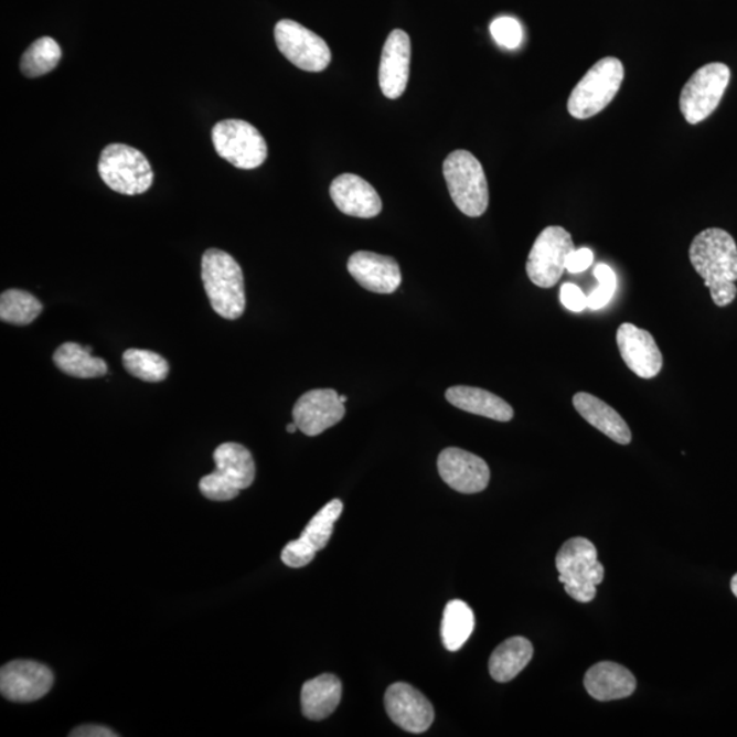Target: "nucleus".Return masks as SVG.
<instances>
[{"label": "nucleus", "mask_w": 737, "mask_h": 737, "mask_svg": "<svg viewBox=\"0 0 737 737\" xmlns=\"http://www.w3.org/2000/svg\"><path fill=\"white\" fill-rule=\"evenodd\" d=\"M690 261L705 280L713 302L728 307L737 296V246L733 235L722 228H707L690 246Z\"/></svg>", "instance_id": "nucleus-1"}, {"label": "nucleus", "mask_w": 737, "mask_h": 737, "mask_svg": "<svg viewBox=\"0 0 737 737\" xmlns=\"http://www.w3.org/2000/svg\"><path fill=\"white\" fill-rule=\"evenodd\" d=\"M201 278L211 307L226 320H238L246 309L244 273L233 256L209 249L201 260Z\"/></svg>", "instance_id": "nucleus-2"}, {"label": "nucleus", "mask_w": 737, "mask_h": 737, "mask_svg": "<svg viewBox=\"0 0 737 737\" xmlns=\"http://www.w3.org/2000/svg\"><path fill=\"white\" fill-rule=\"evenodd\" d=\"M558 580L567 595L578 602H590L602 584L606 569L598 562V552L591 541L577 537L568 540L556 555Z\"/></svg>", "instance_id": "nucleus-3"}, {"label": "nucleus", "mask_w": 737, "mask_h": 737, "mask_svg": "<svg viewBox=\"0 0 737 737\" xmlns=\"http://www.w3.org/2000/svg\"><path fill=\"white\" fill-rule=\"evenodd\" d=\"M216 470L201 478L200 491L213 501H229L255 482L256 463L249 449L238 442H224L213 452Z\"/></svg>", "instance_id": "nucleus-4"}, {"label": "nucleus", "mask_w": 737, "mask_h": 737, "mask_svg": "<svg viewBox=\"0 0 737 737\" xmlns=\"http://www.w3.org/2000/svg\"><path fill=\"white\" fill-rule=\"evenodd\" d=\"M447 188L455 205L466 216L478 217L487 212L489 188L482 164L469 151H455L442 164Z\"/></svg>", "instance_id": "nucleus-5"}, {"label": "nucleus", "mask_w": 737, "mask_h": 737, "mask_svg": "<svg viewBox=\"0 0 737 737\" xmlns=\"http://www.w3.org/2000/svg\"><path fill=\"white\" fill-rule=\"evenodd\" d=\"M623 79V63L618 57H604L575 86L568 99V113L577 119L595 117L615 99Z\"/></svg>", "instance_id": "nucleus-6"}, {"label": "nucleus", "mask_w": 737, "mask_h": 737, "mask_svg": "<svg viewBox=\"0 0 737 737\" xmlns=\"http://www.w3.org/2000/svg\"><path fill=\"white\" fill-rule=\"evenodd\" d=\"M97 170L107 186L120 194H142L153 183L152 167L146 154L125 143H111L103 149Z\"/></svg>", "instance_id": "nucleus-7"}, {"label": "nucleus", "mask_w": 737, "mask_h": 737, "mask_svg": "<svg viewBox=\"0 0 737 737\" xmlns=\"http://www.w3.org/2000/svg\"><path fill=\"white\" fill-rule=\"evenodd\" d=\"M212 142L218 157L237 169H257L268 157V146L261 132L245 120L217 122L212 129Z\"/></svg>", "instance_id": "nucleus-8"}, {"label": "nucleus", "mask_w": 737, "mask_h": 737, "mask_svg": "<svg viewBox=\"0 0 737 737\" xmlns=\"http://www.w3.org/2000/svg\"><path fill=\"white\" fill-rule=\"evenodd\" d=\"M730 71L724 63H709L696 71L684 85L681 111L691 125L704 122L722 102L728 88Z\"/></svg>", "instance_id": "nucleus-9"}, {"label": "nucleus", "mask_w": 737, "mask_h": 737, "mask_svg": "<svg viewBox=\"0 0 737 737\" xmlns=\"http://www.w3.org/2000/svg\"><path fill=\"white\" fill-rule=\"evenodd\" d=\"M573 250L574 241L566 228L546 227L530 252L526 264L528 279L541 289H552L562 279L567 258Z\"/></svg>", "instance_id": "nucleus-10"}, {"label": "nucleus", "mask_w": 737, "mask_h": 737, "mask_svg": "<svg viewBox=\"0 0 737 737\" xmlns=\"http://www.w3.org/2000/svg\"><path fill=\"white\" fill-rule=\"evenodd\" d=\"M275 42L293 66L305 72H324L331 63V50L324 39L292 20L275 26Z\"/></svg>", "instance_id": "nucleus-11"}, {"label": "nucleus", "mask_w": 737, "mask_h": 737, "mask_svg": "<svg viewBox=\"0 0 737 737\" xmlns=\"http://www.w3.org/2000/svg\"><path fill=\"white\" fill-rule=\"evenodd\" d=\"M342 512L343 503L338 499L322 506L305 527L301 537L286 545L281 552V562L291 568H302L312 563L316 553L324 549L330 543L333 527Z\"/></svg>", "instance_id": "nucleus-12"}, {"label": "nucleus", "mask_w": 737, "mask_h": 737, "mask_svg": "<svg viewBox=\"0 0 737 737\" xmlns=\"http://www.w3.org/2000/svg\"><path fill=\"white\" fill-rule=\"evenodd\" d=\"M54 675L49 666L31 660L9 662L0 671V693L6 699L28 704L50 693Z\"/></svg>", "instance_id": "nucleus-13"}, {"label": "nucleus", "mask_w": 737, "mask_h": 737, "mask_svg": "<svg viewBox=\"0 0 737 737\" xmlns=\"http://www.w3.org/2000/svg\"><path fill=\"white\" fill-rule=\"evenodd\" d=\"M437 469L442 481L459 493H480L491 481V469L485 460L460 448H446L437 459Z\"/></svg>", "instance_id": "nucleus-14"}, {"label": "nucleus", "mask_w": 737, "mask_h": 737, "mask_svg": "<svg viewBox=\"0 0 737 737\" xmlns=\"http://www.w3.org/2000/svg\"><path fill=\"white\" fill-rule=\"evenodd\" d=\"M345 416L344 403L335 389H312L293 406L292 418L303 435L316 437L341 423Z\"/></svg>", "instance_id": "nucleus-15"}, {"label": "nucleus", "mask_w": 737, "mask_h": 737, "mask_svg": "<svg viewBox=\"0 0 737 737\" xmlns=\"http://www.w3.org/2000/svg\"><path fill=\"white\" fill-rule=\"evenodd\" d=\"M385 709L406 733L423 734L434 724L435 711L428 698L413 685L395 683L385 693Z\"/></svg>", "instance_id": "nucleus-16"}, {"label": "nucleus", "mask_w": 737, "mask_h": 737, "mask_svg": "<svg viewBox=\"0 0 737 737\" xmlns=\"http://www.w3.org/2000/svg\"><path fill=\"white\" fill-rule=\"evenodd\" d=\"M412 42L402 29L389 33L384 44L378 68L380 88L388 99H399L410 77Z\"/></svg>", "instance_id": "nucleus-17"}, {"label": "nucleus", "mask_w": 737, "mask_h": 737, "mask_svg": "<svg viewBox=\"0 0 737 737\" xmlns=\"http://www.w3.org/2000/svg\"><path fill=\"white\" fill-rule=\"evenodd\" d=\"M616 341L621 359L638 377L649 380L658 376L664 359L652 333L624 322L619 327Z\"/></svg>", "instance_id": "nucleus-18"}, {"label": "nucleus", "mask_w": 737, "mask_h": 737, "mask_svg": "<svg viewBox=\"0 0 737 737\" xmlns=\"http://www.w3.org/2000/svg\"><path fill=\"white\" fill-rule=\"evenodd\" d=\"M348 268L356 284L372 292L393 293L402 284L400 267L393 257L356 252L350 257Z\"/></svg>", "instance_id": "nucleus-19"}, {"label": "nucleus", "mask_w": 737, "mask_h": 737, "mask_svg": "<svg viewBox=\"0 0 737 737\" xmlns=\"http://www.w3.org/2000/svg\"><path fill=\"white\" fill-rule=\"evenodd\" d=\"M331 199L345 215L372 218L383 210L376 189L361 177L343 174L331 183Z\"/></svg>", "instance_id": "nucleus-20"}, {"label": "nucleus", "mask_w": 737, "mask_h": 737, "mask_svg": "<svg viewBox=\"0 0 737 737\" xmlns=\"http://www.w3.org/2000/svg\"><path fill=\"white\" fill-rule=\"evenodd\" d=\"M585 688L597 701L624 699L635 693L637 681L623 665L604 661L586 672Z\"/></svg>", "instance_id": "nucleus-21"}, {"label": "nucleus", "mask_w": 737, "mask_h": 737, "mask_svg": "<svg viewBox=\"0 0 737 737\" xmlns=\"http://www.w3.org/2000/svg\"><path fill=\"white\" fill-rule=\"evenodd\" d=\"M573 403L580 417H584L587 423L595 426L610 440L621 446L630 445L632 435L629 425L606 402L598 399L595 395L578 393L574 396Z\"/></svg>", "instance_id": "nucleus-22"}, {"label": "nucleus", "mask_w": 737, "mask_h": 737, "mask_svg": "<svg viewBox=\"0 0 737 737\" xmlns=\"http://www.w3.org/2000/svg\"><path fill=\"white\" fill-rule=\"evenodd\" d=\"M447 400L452 406L476 416L494 419V421L509 423L514 418V408L498 395L489 391L457 385L447 389Z\"/></svg>", "instance_id": "nucleus-23"}, {"label": "nucleus", "mask_w": 737, "mask_h": 737, "mask_svg": "<svg viewBox=\"0 0 737 737\" xmlns=\"http://www.w3.org/2000/svg\"><path fill=\"white\" fill-rule=\"evenodd\" d=\"M342 699V682L335 675H320L303 684L301 706L303 716L321 722L337 711Z\"/></svg>", "instance_id": "nucleus-24"}, {"label": "nucleus", "mask_w": 737, "mask_h": 737, "mask_svg": "<svg viewBox=\"0 0 737 737\" xmlns=\"http://www.w3.org/2000/svg\"><path fill=\"white\" fill-rule=\"evenodd\" d=\"M533 654V644L528 639L523 637L506 639L492 653L489 660V672L499 683L514 681L532 661Z\"/></svg>", "instance_id": "nucleus-25"}, {"label": "nucleus", "mask_w": 737, "mask_h": 737, "mask_svg": "<svg viewBox=\"0 0 737 737\" xmlns=\"http://www.w3.org/2000/svg\"><path fill=\"white\" fill-rule=\"evenodd\" d=\"M54 364L61 372L78 378L106 376L108 366L105 360L92 354L90 345L63 343L54 354Z\"/></svg>", "instance_id": "nucleus-26"}, {"label": "nucleus", "mask_w": 737, "mask_h": 737, "mask_svg": "<svg viewBox=\"0 0 737 737\" xmlns=\"http://www.w3.org/2000/svg\"><path fill=\"white\" fill-rule=\"evenodd\" d=\"M476 627L473 609L460 600L449 601L442 613L441 639L448 652H458Z\"/></svg>", "instance_id": "nucleus-27"}, {"label": "nucleus", "mask_w": 737, "mask_h": 737, "mask_svg": "<svg viewBox=\"0 0 737 737\" xmlns=\"http://www.w3.org/2000/svg\"><path fill=\"white\" fill-rule=\"evenodd\" d=\"M62 50L53 38H40L21 56L20 68L28 78L45 76L60 65Z\"/></svg>", "instance_id": "nucleus-28"}, {"label": "nucleus", "mask_w": 737, "mask_h": 737, "mask_svg": "<svg viewBox=\"0 0 737 737\" xmlns=\"http://www.w3.org/2000/svg\"><path fill=\"white\" fill-rule=\"evenodd\" d=\"M43 312V303L22 290H8L0 297V319L9 324L29 325Z\"/></svg>", "instance_id": "nucleus-29"}, {"label": "nucleus", "mask_w": 737, "mask_h": 737, "mask_svg": "<svg viewBox=\"0 0 737 737\" xmlns=\"http://www.w3.org/2000/svg\"><path fill=\"white\" fill-rule=\"evenodd\" d=\"M124 366L131 376L147 383H160L169 376L170 365L153 351L129 349L124 353Z\"/></svg>", "instance_id": "nucleus-30"}, {"label": "nucleus", "mask_w": 737, "mask_h": 737, "mask_svg": "<svg viewBox=\"0 0 737 737\" xmlns=\"http://www.w3.org/2000/svg\"><path fill=\"white\" fill-rule=\"evenodd\" d=\"M491 33L494 42L506 50H515L522 44V26L512 17H500L494 20L491 24Z\"/></svg>", "instance_id": "nucleus-31"}, {"label": "nucleus", "mask_w": 737, "mask_h": 737, "mask_svg": "<svg viewBox=\"0 0 737 737\" xmlns=\"http://www.w3.org/2000/svg\"><path fill=\"white\" fill-rule=\"evenodd\" d=\"M560 301L569 312L580 313L587 308V297L577 285L566 284L560 289Z\"/></svg>", "instance_id": "nucleus-32"}, {"label": "nucleus", "mask_w": 737, "mask_h": 737, "mask_svg": "<svg viewBox=\"0 0 737 737\" xmlns=\"http://www.w3.org/2000/svg\"><path fill=\"white\" fill-rule=\"evenodd\" d=\"M592 260H595L592 252L587 249V247H581V249H575L569 253L566 269L572 274H580L591 267Z\"/></svg>", "instance_id": "nucleus-33"}, {"label": "nucleus", "mask_w": 737, "mask_h": 737, "mask_svg": "<svg viewBox=\"0 0 737 737\" xmlns=\"http://www.w3.org/2000/svg\"><path fill=\"white\" fill-rule=\"evenodd\" d=\"M616 290L609 289L607 286H598V289L592 291L589 297H587V308L591 310L602 309L607 307L610 299H612Z\"/></svg>", "instance_id": "nucleus-34"}, {"label": "nucleus", "mask_w": 737, "mask_h": 737, "mask_svg": "<svg viewBox=\"0 0 737 737\" xmlns=\"http://www.w3.org/2000/svg\"><path fill=\"white\" fill-rule=\"evenodd\" d=\"M68 736L72 737H117L119 736L114 730L102 727V725H84V727H78L73 729Z\"/></svg>", "instance_id": "nucleus-35"}, {"label": "nucleus", "mask_w": 737, "mask_h": 737, "mask_svg": "<svg viewBox=\"0 0 737 737\" xmlns=\"http://www.w3.org/2000/svg\"><path fill=\"white\" fill-rule=\"evenodd\" d=\"M595 276L600 281V285L609 287V289L616 290V275L612 268L608 267L606 264L597 265L595 270Z\"/></svg>", "instance_id": "nucleus-36"}, {"label": "nucleus", "mask_w": 737, "mask_h": 737, "mask_svg": "<svg viewBox=\"0 0 737 737\" xmlns=\"http://www.w3.org/2000/svg\"><path fill=\"white\" fill-rule=\"evenodd\" d=\"M286 429L289 431V434H296V431L299 430L296 423L287 425Z\"/></svg>", "instance_id": "nucleus-37"}, {"label": "nucleus", "mask_w": 737, "mask_h": 737, "mask_svg": "<svg viewBox=\"0 0 737 737\" xmlns=\"http://www.w3.org/2000/svg\"><path fill=\"white\" fill-rule=\"evenodd\" d=\"M730 589H733L734 595L737 597V574L733 578V581H730Z\"/></svg>", "instance_id": "nucleus-38"}, {"label": "nucleus", "mask_w": 737, "mask_h": 737, "mask_svg": "<svg viewBox=\"0 0 737 737\" xmlns=\"http://www.w3.org/2000/svg\"><path fill=\"white\" fill-rule=\"evenodd\" d=\"M339 399H341L342 403H345V402H348V396L339 395Z\"/></svg>", "instance_id": "nucleus-39"}]
</instances>
